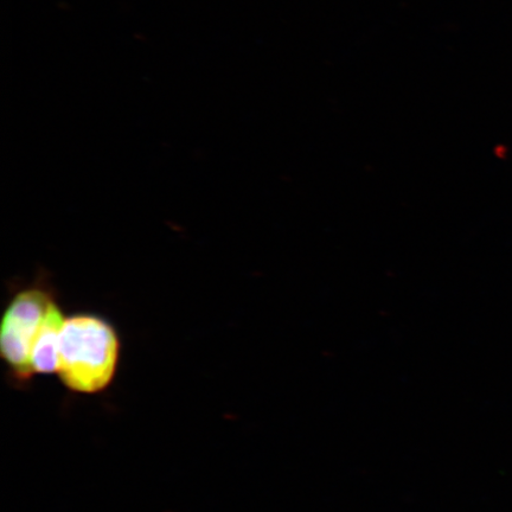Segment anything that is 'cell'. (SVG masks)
<instances>
[{"instance_id": "cell-3", "label": "cell", "mask_w": 512, "mask_h": 512, "mask_svg": "<svg viewBox=\"0 0 512 512\" xmlns=\"http://www.w3.org/2000/svg\"><path fill=\"white\" fill-rule=\"evenodd\" d=\"M64 313L59 303L50 311L40 337H38L31 355L32 374L57 373L59 367L60 335L63 328Z\"/></svg>"}, {"instance_id": "cell-1", "label": "cell", "mask_w": 512, "mask_h": 512, "mask_svg": "<svg viewBox=\"0 0 512 512\" xmlns=\"http://www.w3.org/2000/svg\"><path fill=\"white\" fill-rule=\"evenodd\" d=\"M120 348L118 331L106 318L76 313L64 320L56 374L73 392H102L114 379Z\"/></svg>"}, {"instance_id": "cell-2", "label": "cell", "mask_w": 512, "mask_h": 512, "mask_svg": "<svg viewBox=\"0 0 512 512\" xmlns=\"http://www.w3.org/2000/svg\"><path fill=\"white\" fill-rule=\"evenodd\" d=\"M57 304L48 285L35 283L22 288L6 306L0 328V352L18 381L30 380L31 355L49 313Z\"/></svg>"}]
</instances>
